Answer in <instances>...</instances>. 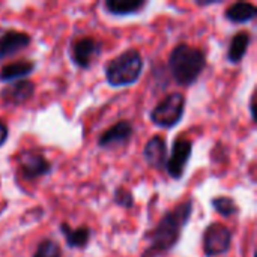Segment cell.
I'll list each match as a JSON object with an SVG mask.
<instances>
[{
	"mask_svg": "<svg viewBox=\"0 0 257 257\" xmlns=\"http://www.w3.org/2000/svg\"><path fill=\"white\" fill-rule=\"evenodd\" d=\"M193 211V200H184L173 209H169L154 229L145 235L148 245L142 257H161L170 253L179 244L182 232L191 220Z\"/></svg>",
	"mask_w": 257,
	"mask_h": 257,
	"instance_id": "cell-1",
	"label": "cell"
},
{
	"mask_svg": "<svg viewBox=\"0 0 257 257\" xmlns=\"http://www.w3.org/2000/svg\"><path fill=\"white\" fill-rule=\"evenodd\" d=\"M208 66L206 53L190 44H178L167 59V69L173 81L181 87H191L202 77Z\"/></svg>",
	"mask_w": 257,
	"mask_h": 257,
	"instance_id": "cell-2",
	"label": "cell"
},
{
	"mask_svg": "<svg viewBox=\"0 0 257 257\" xmlns=\"http://www.w3.org/2000/svg\"><path fill=\"white\" fill-rule=\"evenodd\" d=\"M145 68L143 56L137 48H128L119 56L110 59L104 66L105 81L111 87L133 86L142 77Z\"/></svg>",
	"mask_w": 257,
	"mask_h": 257,
	"instance_id": "cell-3",
	"label": "cell"
},
{
	"mask_svg": "<svg viewBox=\"0 0 257 257\" xmlns=\"http://www.w3.org/2000/svg\"><path fill=\"white\" fill-rule=\"evenodd\" d=\"M187 99L182 93L173 92L166 95L149 113V120L163 130H172L181 123L185 114Z\"/></svg>",
	"mask_w": 257,
	"mask_h": 257,
	"instance_id": "cell-4",
	"label": "cell"
},
{
	"mask_svg": "<svg viewBox=\"0 0 257 257\" xmlns=\"http://www.w3.org/2000/svg\"><path fill=\"white\" fill-rule=\"evenodd\" d=\"M233 233L221 223H211L206 226L202 236V247L205 257H218L226 254L232 248Z\"/></svg>",
	"mask_w": 257,
	"mask_h": 257,
	"instance_id": "cell-5",
	"label": "cell"
},
{
	"mask_svg": "<svg viewBox=\"0 0 257 257\" xmlns=\"http://www.w3.org/2000/svg\"><path fill=\"white\" fill-rule=\"evenodd\" d=\"M102 53V44L93 36H80L71 42L69 56L72 63L80 69H89Z\"/></svg>",
	"mask_w": 257,
	"mask_h": 257,
	"instance_id": "cell-6",
	"label": "cell"
},
{
	"mask_svg": "<svg viewBox=\"0 0 257 257\" xmlns=\"http://www.w3.org/2000/svg\"><path fill=\"white\" fill-rule=\"evenodd\" d=\"M193 155V142L184 136L175 139L172 152L167 157L166 172L173 181H181L187 172V166Z\"/></svg>",
	"mask_w": 257,
	"mask_h": 257,
	"instance_id": "cell-7",
	"label": "cell"
},
{
	"mask_svg": "<svg viewBox=\"0 0 257 257\" xmlns=\"http://www.w3.org/2000/svg\"><path fill=\"white\" fill-rule=\"evenodd\" d=\"M20 173L24 181L33 182L39 178H44L53 172V164L50 160L45 158L41 152L35 151H24L23 154L18 155L17 158Z\"/></svg>",
	"mask_w": 257,
	"mask_h": 257,
	"instance_id": "cell-8",
	"label": "cell"
},
{
	"mask_svg": "<svg viewBox=\"0 0 257 257\" xmlns=\"http://www.w3.org/2000/svg\"><path fill=\"white\" fill-rule=\"evenodd\" d=\"M134 123L128 119H120L110 128H107L96 140V145L101 149H111V148H122L126 146L133 136H134Z\"/></svg>",
	"mask_w": 257,
	"mask_h": 257,
	"instance_id": "cell-9",
	"label": "cell"
},
{
	"mask_svg": "<svg viewBox=\"0 0 257 257\" xmlns=\"http://www.w3.org/2000/svg\"><path fill=\"white\" fill-rule=\"evenodd\" d=\"M36 86L32 80H18L9 83L0 90V99L8 107H18L26 104L29 99L33 98Z\"/></svg>",
	"mask_w": 257,
	"mask_h": 257,
	"instance_id": "cell-10",
	"label": "cell"
},
{
	"mask_svg": "<svg viewBox=\"0 0 257 257\" xmlns=\"http://www.w3.org/2000/svg\"><path fill=\"white\" fill-rule=\"evenodd\" d=\"M167 157V142L163 136L157 134L146 142L143 148V158L151 169L157 172H166Z\"/></svg>",
	"mask_w": 257,
	"mask_h": 257,
	"instance_id": "cell-11",
	"label": "cell"
},
{
	"mask_svg": "<svg viewBox=\"0 0 257 257\" xmlns=\"http://www.w3.org/2000/svg\"><path fill=\"white\" fill-rule=\"evenodd\" d=\"M32 44V35L21 30H5L0 35V59H8L26 50Z\"/></svg>",
	"mask_w": 257,
	"mask_h": 257,
	"instance_id": "cell-12",
	"label": "cell"
},
{
	"mask_svg": "<svg viewBox=\"0 0 257 257\" xmlns=\"http://www.w3.org/2000/svg\"><path fill=\"white\" fill-rule=\"evenodd\" d=\"M59 230L63 235L68 248L84 250L92 238V229L89 226H80L77 229H72L66 221H62L59 224Z\"/></svg>",
	"mask_w": 257,
	"mask_h": 257,
	"instance_id": "cell-13",
	"label": "cell"
},
{
	"mask_svg": "<svg viewBox=\"0 0 257 257\" xmlns=\"http://www.w3.org/2000/svg\"><path fill=\"white\" fill-rule=\"evenodd\" d=\"M36 69V63L30 59H21L17 62L6 63L0 69V83H14L18 80H24Z\"/></svg>",
	"mask_w": 257,
	"mask_h": 257,
	"instance_id": "cell-14",
	"label": "cell"
},
{
	"mask_svg": "<svg viewBox=\"0 0 257 257\" xmlns=\"http://www.w3.org/2000/svg\"><path fill=\"white\" fill-rule=\"evenodd\" d=\"M148 6L146 0H105L102 8L113 17H130L140 14Z\"/></svg>",
	"mask_w": 257,
	"mask_h": 257,
	"instance_id": "cell-15",
	"label": "cell"
},
{
	"mask_svg": "<svg viewBox=\"0 0 257 257\" xmlns=\"http://www.w3.org/2000/svg\"><path fill=\"white\" fill-rule=\"evenodd\" d=\"M253 38H251V33L248 30H241V32H236L230 42H229V47H227V60L229 63L232 65H238L242 62V59L245 57L247 51H248V47L251 44Z\"/></svg>",
	"mask_w": 257,
	"mask_h": 257,
	"instance_id": "cell-16",
	"label": "cell"
},
{
	"mask_svg": "<svg viewBox=\"0 0 257 257\" xmlns=\"http://www.w3.org/2000/svg\"><path fill=\"white\" fill-rule=\"evenodd\" d=\"M257 17V6L250 2H236L232 3L224 11V18L233 24H245L253 21Z\"/></svg>",
	"mask_w": 257,
	"mask_h": 257,
	"instance_id": "cell-17",
	"label": "cell"
},
{
	"mask_svg": "<svg viewBox=\"0 0 257 257\" xmlns=\"http://www.w3.org/2000/svg\"><path fill=\"white\" fill-rule=\"evenodd\" d=\"M211 206L214 211L223 218H232L239 214V206L233 197L229 196H217L211 199Z\"/></svg>",
	"mask_w": 257,
	"mask_h": 257,
	"instance_id": "cell-18",
	"label": "cell"
},
{
	"mask_svg": "<svg viewBox=\"0 0 257 257\" xmlns=\"http://www.w3.org/2000/svg\"><path fill=\"white\" fill-rule=\"evenodd\" d=\"M62 247L53 238H44L38 242L33 257H62Z\"/></svg>",
	"mask_w": 257,
	"mask_h": 257,
	"instance_id": "cell-19",
	"label": "cell"
},
{
	"mask_svg": "<svg viewBox=\"0 0 257 257\" xmlns=\"http://www.w3.org/2000/svg\"><path fill=\"white\" fill-rule=\"evenodd\" d=\"M113 203L125 209H133L136 205V199H134V194L128 188L117 187L113 191Z\"/></svg>",
	"mask_w": 257,
	"mask_h": 257,
	"instance_id": "cell-20",
	"label": "cell"
},
{
	"mask_svg": "<svg viewBox=\"0 0 257 257\" xmlns=\"http://www.w3.org/2000/svg\"><path fill=\"white\" fill-rule=\"evenodd\" d=\"M8 139H9V128L6 125V122H3L0 119V148L5 146V143L8 142Z\"/></svg>",
	"mask_w": 257,
	"mask_h": 257,
	"instance_id": "cell-21",
	"label": "cell"
},
{
	"mask_svg": "<svg viewBox=\"0 0 257 257\" xmlns=\"http://www.w3.org/2000/svg\"><path fill=\"white\" fill-rule=\"evenodd\" d=\"M254 99H256V96H254V92H253V93H251V96H250V102H248V108H250V114H251L253 122H256V114H254Z\"/></svg>",
	"mask_w": 257,
	"mask_h": 257,
	"instance_id": "cell-22",
	"label": "cell"
}]
</instances>
